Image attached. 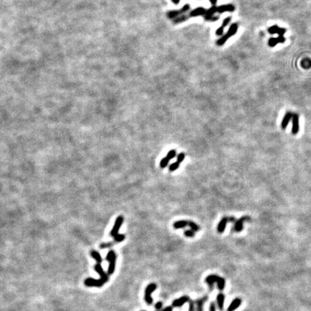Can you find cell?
I'll return each instance as SVG.
<instances>
[{
    "instance_id": "cell-6",
    "label": "cell",
    "mask_w": 311,
    "mask_h": 311,
    "mask_svg": "<svg viewBox=\"0 0 311 311\" xmlns=\"http://www.w3.org/2000/svg\"><path fill=\"white\" fill-rule=\"evenodd\" d=\"M176 155H177L176 150L175 149L170 150V151L168 152L167 156H166L164 158H163L160 161V167L161 169H164V168L167 167V165L169 164L170 160L176 157Z\"/></svg>"
},
{
    "instance_id": "cell-29",
    "label": "cell",
    "mask_w": 311,
    "mask_h": 311,
    "mask_svg": "<svg viewBox=\"0 0 311 311\" xmlns=\"http://www.w3.org/2000/svg\"><path fill=\"white\" fill-rule=\"evenodd\" d=\"M230 20H231V17H228L225 18V19L224 20H223L222 26H221V27H223V28H225V27H226L227 25H229V23L230 22Z\"/></svg>"
},
{
    "instance_id": "cell-25",
    "label": "cell",
    "mask_w": 311,
    "mask_h": 311,
    "mask_svg": "<svg viewBox=\"0 0 311 311\" xmlns=\"http://www.w3.org/2000/svg\"><path fill=\"white\" fill-rule=\"evenodd\" d=\"M179 167H180V163H179V162H177V161H176V162L172 163V164L169 166V172H174V171H176L177 169H179Z\"/></svg>"
},
{
    "instance_id": "cell-22",
    "label": "cell",
    "mask_w": 311,
    "mask_h": 311,
    "mask_svg": "<svg viewBox=\"0 0 311 311\" xmlns=\"http://www.w3.org/2000/svg\"><path fill=\"white\" fill-rule=\"evenodd\" d=\"M186 225H188V221L186 220H178L175 222L173 225V226L175 229H179L185 228Z\"/></svg>"
},
{
    "instance_id": "cell-19",
    "label": "cell",
    "mask_w": 311,
    "mask_h": 311,
    "mask_svg": "<svg viewBox=\"0 0 311 311\" xmlns=\"http://www.w3.org/2000/svg\"><path fill=\"white\" fill-rule=\"evenodd\" d=\"M235 10V7L233 4H225V5H221L218 7L217 12L223 13L225 12H233Z\"/></svg>"
},
{
    "instance_id": "cell-17",
    "label": "cell",
    "mask_w": 311,
    "mask_h": 311,
    "mask_svg": "<svg viewBox=\"0 0 311 311\" xmlns=\"http://www.w3.org/2000/svg\"><path fill=\"white\" fill-rule=\"evenodd\" d=\"M229 220L228 217H223L222 219H221L220 223H219L218 225V232L219 233H222L224 232L225 227H226L227 223L229 222Z\"/></svg>"
},
{
    "instance_id": "cell-11",
    "label": "cell",
    "mask_w": 311,
    "mask_h": 311,
    "mask_svg": "<svg viewBox=\"0 0 311 311\" xmlns=\"http://www.w3.org/2000/svg\"><path fill=\"white\" fill-rule=\"evenodd\" d=\"M292 133L293 135L298 134L299 132V115L297 113H294L292 115Z\"/></svg>"
},
{
    "instance_id": "cell-8",
    "label": "cell",
    "mask_w": 311,
    "mask_h": 311,
    "mask_svg": "<svg viewBox=\"0 0 311 311\" xmlns=\"http://www.w3.org/2000/svg\"><path fill=\"white\" fill-rule=\"evenodd\" d=\"M123 221H124V218H123V216H122V215H120L116 218V220H115V222L113 228H112L111 232H110V236H111L112 237H113V238H115V237L117 235L119 234L118 233L119 230L121 228L122 225H123Z\"/></svg>"
},
{
    "instance_id": "cell-38",
    "label": "cell",
    "mask_w": 311,
    "mask_h": 311,
    "mask_svg": "<svg viewBox=\"0 0 311 311\" xmlns=\"http://www.w3.org/2000/svg\"><path fill=\"white\" fill-rule=\"evenodd\" d=\"M141 311H146V310H141Z\"/></svg>"
},
{
    "instance_id": "cell-35",
    "label": "cell",
    "mask_w": 311,
    "mask_h": 311,
    "mask_svg": "<svg viewBox=\"0 0 311 311\" xmlns=\"http://www.w3.org/2000/svg\"><path fill=\"white\" fill-rule=\"evenodd\" d=\"M229 220L230 222H231V223H233V222L235 223L236 221V220L235 219L234 217H230V218H229Z\"/></svg>"
},
{
    "instance_id": "cell-32",
    "label": "cell",
    "mask_w": 311,
    "mask_h": 311,
    "mask_svg": "<svg viewBox=\"0 0 311 311\" xmlns=\"http://www.w3.org/2000/svg\"><path fill=\"white\" fill-rule=\"evenodd\" d=\"M184 17H184V16H181V17H177V19L174 20V22H181L182 21H184V20H185V18Z\"/></svg>"
},
{
    "instance_id": "cell-4",
    "label": "cell",
    "mask_w": 311,
    "mask_h": 311,
    "mask_svg": "<svg viewBox=\"0 0 311 311\" xmlns=\"http://www.w3.org/2000/svg\"><path fill=\"white\" fill-rule=\"evenodd\" d=\"M237 31H238V24H237V23H233V24L230 25L228 33L224 35L223 36H222V38H220L219 40H218L217 45L220 46L223 45V44H225V43L226 42L228 39L230 38V37H232L233 35H234L236 33Z\"/></svg>"
},
{
    "instance_id": "cell-37",
    "label": "cell",
    "mask_w": 311,
    "mask_h": 311,
    "mask_svg": "<svg viewBox=\"0 0 311 311\" xmlns=\"http://www.w3.org/2000/svg\"><path fill=\"white\" fill-rule=\"evenodd\" d=\"M172 1L174 2V4H178L179 2V0H172Z\"/></svg>"
},
{
    "instance_id": "cell-36",
    "label": "cell",
    "mask_w": 311,
    "mask_h": 311,
    "mask_svg": "<svg viewBox=\"0 0 311 311\" xmlns=\"http://www.w3.org/2000/svg\"><path fill=\"white\" fill-rule=\"evenodd\" d=\"M217 1H218V0H210V2H211L212 5H213V6H215L216 3H217Z\"/></svg>"
},
{
    "instance_id": "cell-1",
    "label": "cell",
    "mask_w": 311,
    "mask_h": 311,
    "mask_svg": "<svg viewBox=\"0 0 311 311\" xmlns=\"http://www.w3.org/2000/svg\"><path fill=\"white\" fill-rule=\"evenodd\" d=\"M94 269L101 276L99 280H95L93 278H87L84 280V285L87 287H100L103 286L106 282L109 280V276L108 274H106L103 270L101 264L97 263L94 266Z\"/></svg>"
},
{
    "instance_id": "cell-23",
    "label": "cell",
    "mask_w": 311,
    "mask_h": 311,
    "mask_svg": "<svg viewBox=\"0 0 311 311\" xmlns=\"http://www.w3.org/2000/svg\"><path fill=\"white\" fill-rule=\"evenodd\" d=\"M91 256L92 257H93L94 259L97 261V263H100L101 264V262H102V259L101 257V255L96 251H92L91 252Z\"/></svg>"
},
{
    "instance_id": "cell-5",
    "label": "cell",
    "mask_w": 311,
    "mask_h": 311,
    "mask_svg": "<svg viewBox=\"0 0 311 311\" xmlns=\"http://www.w3.org/2000/svg\"><path fill=\"white\" fill-rule=\"evenodd\" d=\"M156 288H157V285H156L155 283H151V284H149L148 286L146 287V290H145L144 299L148 305H151L152 303H153V299H152L151 294L153 291H155Z\"/></svg>"
},
{
    "instance_id": "cell-24",
    "label": "cell",
    "mask_w": 311,
    "mask_h": 311,
    "mask_svg": "<svg viewBox=\"0 0 311 311\" xmlns=\"http://www.w3.org/2000/svg\"><path fill=\"white\" fill-rule=\"evenodd\" d=\"M188 226H190L191 230H192L194 232H198L200 229L199 225L196 224L193 221H188Z\"/></svg>"
},
{
    "instance_id": "cell-28",
    "label": "cell",
    "mask_w": 311,
    "mask_h": 311,
    "mask_svg": "<svg viewBox=\"0 0 311 311\" xmlns=\"http://www.w3.org/2000/svg\"><path fill=\"white\" fill-rule=\"evenodd\" d=\"M184 158H185V153H179V155L177 156V161L179 163H181L184 161Z\"/></svg>"
},
{
    "instance_id": "cell-34",
    "label": "cell",
    "mask_w": 311,
    "mask_h": 311,
    "mask_svg": "<svg viewBox=\"0 0 311 311\" xmlns=\"http://www.w3.org/2000/svg\"><path fill=\"white\" fill-rule=\"evenodd\" d=\"M161 311H173V307L172 306H168V307L165 308L164 309H163Z\"/></svg>"
},
{
    "instance_id": "cell-15",
    "label": "cell",
    "mask_w": 311,
    "mask_h": 311,
    "mask_svg": "<svg viewBox=\"0 0 311 311\" xmlns=\"http://www.w3.org/2000/svg\"><path fill=\"white\" fill-rule=\"evenodd\" d=\"M242 303V300L241 298H235L231 302V303L230 304V305L228 308L227 311H234L236 310L237 308H238L240 307L241 304Z\"/></svg>"
},
{
    "instance_id": "cell-16",
    "label": "cell",
    "mask_w": 311,
    "mask_h": 311,
    "mask_svg": "<svg viewBox=\"0 0 311 311\" xmlns=\"http://www.w3.org/2000/svg\"><path fill=\"white\" fill-rule=\"evenodd\" d=\"M285 42V37L278 36L277 38H272L269 39L268 44L270 47H275V46L276 45H277L278 43H283Z\"/></svg>"
},
{
    "instance_id": "cell-21",
    "label": "cell",
    "mask_w": 311,
    "mask_h": 311,
    "mask_svg": "<svg viewBox=\"0 0 311 311\" xmlns=\"http://www.w3.org/2000/svg\"><path fill=\"white\" fill-rule=\"evenodd\" d=\"M207 10L203 7H198L195 10H192L190 12V16L191 17H196V16H200V15H206Z\"/></svg>"
},
{
    "instance_id": "cell-12",
    "label": "cell",
    "mask_w": 311,
    "mask_h": 311,
    "mask_svg": "<svg viewBox=\"0 0 311 311\" xmlns=\"http://www.w3.org/2000/svg\"><path fill=\"white\" fill-rule=\"evenodd\" d=\"M269 33L270 34H276L277 33L280 37H284V34L286 32V29L282 28V27H279L277 25H274L271 26L268 29Z\"/></svg>"
},
{
    "instance_id": "cell-26",
    "label": "cell",
    "mask_w": 311,
    "mask_h": 311,
    "mask_svg": "<svg viewBox=\"0 0 311 311\" xmlns=\"http://www.w3.org/2000/svg\"><path fill=\"white\" fill-rule=\"evenodd\" d=\"M184 234L185 235V236L186 237H188V238H193V237L195 236V232L193 231L192 230H185V231L184 232Z\"/></svg>"
},
{
    "instance_id": "cell-27",
    "label": "cell",
    "mask_w": 311,
    "mask_h": 311,
    "mask_svg": "<svg viewBox=\"0 0 311 311\" xmlns=\"http://www.w3.org/2000/svg\"><path fill=\"white\" fill-rule=\"evenodd\" d=\"M189 311H195V302L192 299L189 302Z\"/></svg>"
},
{
    "instance_id": "cell-10",
    "label": "cell",
    "mask_w": 311,
    "mask_h": 311,
    "mask_svg": "<svg viewBox=\"0 0 311 311\" xmlns=\"http://www.w3.org/2000/svg\"><path fill=\"white\" fill-rule=\"evenodd\" d=\"M190 299L191 298L187 295H184L179 298L175 299L172 302V307L173 308L181 307L184 304H185L186 303H189Z\"/></svg>"
},
{
    "instance_id": "cell-18",
    "label": "cell",
    "mask_w": 311,
    "mask_h": 311,
    "mask_svg": "<svg viewBox=\"0 0 311 311\" xmlns=\"http://www.w3.org/2000/svg\"><path fill=\"white\" fill-rule=\"evenodd\" d=\"M292 115H293V113H292L291 112H287V113L285 114L284 118L282 119V124H281V126H282V128L283 130H285V129H286L288 125V123H290V120L292 118Z\"/></svg>"
},
{
    "instance_id": "cell-31",
    "label": "cell",
    "mask_w": 311,
    "mask_h": 311,
    "mask_svg": "<svg viewBox=\"0 0 311 311\" xmlns=\"http://www.w3.org/2000/svg\"><path fill=\"white\" fill-rule=\"evenodd\" d=\"M162 307H163V303H161V302H158L157 303H156L155 308L156 310H159L161 309V308H162Z\"/></svg>"
},
{
    "instance_id": "cell-33",
    "label": "cell",
    "mask_w": 311,
    "mask_h": 311,
    "mask_svg": "<svg viewBox=\"0 0 311 311\" xmlns=\"http://www.w3.org/2000/svg\"><path fill=\"white\" fill-rule=\"evenodd\" d=\"M210 311H216L215 304L213 302H212L210 303Z\"/></svg>"
},
{
    "instance_id": "cell-2",
    "label": "cell",
    "mask_w": 311,
    "mask_h": 311,
    "mask_svg": "<svg viewBox=\"0 0 311 311\" xmlns=\"http://www.w3.org/2000/svg\"><path fill=\"white\" fill-rule=\"evenodd\" d=\"M205 282L208 285L210 290H213L215 283H217L218 289L220 291L224 290L225 287V280L220 276L216 275H210L205 278Z\"/></svg>"
},
{
    "instance_id": "cell-20",
    "label": "cell",
    "mask_w": 311,
    "mask_h": 311,
    "mask_svg": "<svg viewBox=\"0 0 311 311\" xmlns=\"http://www.w3.org/2000/svg\"><path fill=\"white\" fill-rule=\"evenodd\" d=\"M225 295L223 293H219L217 295V305L218 309L223 311V308H224V302H225Z\"/></svg>"
},
{
    "instance_id": "cell-13",
    "label": "cell",
    "mask_w": 311,
    "mask_h": 311,
    "mask_svg": "<svg viewBox=\"0 0 311 311\" xmlns=\"http://www.w3.org/2000/svg\"><path fill=\"white\" fill-rule=\"evenodd\" d=\"M189 9H190V6L189 4H186L185 6L183 7V8L181 9V10H177V11H171L168 13V17L169 18H175L177 17H178L179 15H181V13L185 12L186 11H187Z\"/></svg>"
},
{
    "instance_id": "cell-3",
    "label": "cell",
    "mask_w": 311,
    "mask_h": 311,
    "mask_svg": "<svg viewBox=\"0 0 311 311\" xmlns=\"http://www.w3.org/2000/svg\"><path fill=\"white\" fill-rule=\"evenodd\" d=\"M116 253L113 250H110L108 252L107 257H106V260L109 262V266L107 269L108 275H111L114 273L115 269V264H116Z\"/></svg>"
},
{
    "instance_id": "cell-9",
    "label": "cell",
    "mask_w": 311,
    "mask_h": 311,
    "mask_svg": "<svg viewBox=\"0 0 311 311\" xmlns=\"http://www.w3.org/2000/svg\"><path fill=\"white\" fill-rule=\"evenodd\" d=\"M249 220L250 218L248 217V216H243V217L239 218L238 220H236V222H235V225L233 230L236 232H241L243 229V223L245 222V221Z\"/></svg>"
},
{
    "instance_id": "cell-7",
    "label": "cell",
    "mask_w": 311,
    "mask_h": 311,
    "mask_svg": "<svg viewBox=\"0 0 311 311\" xmlns=\"http://www.w3.org/2000/svg\"><path fill=\"white\" fill-rule=\"evenodd\" d=\"M125 236L124 234H118L114 238V240L110 242H106V243H102L100 244V248H108L112 247V246H114L115 243H120V242H122L123 241L125 240Z\"/></svg>"
},
{
    "instance_id": "cell-30",
    "label": "cell",
    "mask_w": 311,
    "mask_h": 311,
    "mask_svg": "<svg viewBox=\"0 0 311 311\" xmlns=\"http://www.w3.org/2000/svg\"><path fill=\"white\" fill-rule=\"evenodd\" d=\"M223 31H224V28L223 27H220L216 31V35H222L223 34Z\"/></svg>"
},
{
    "instance_id": "cell-14",
    "label": "cell",
    "mask_w": 311,
    "mask_h": 311,
    "mask_svg": "<svg viewBox=\"0 0 311 311\" xmlns=\"http://www.w3.org/2000/svg\"><path fill=\"white\" fill-rule=\"evenodd\" d=\"M208 299V297L207 296H204L201 298L197 299V300L195 301V305H196V308H197V310L196 311H203L204 308V304L205 303V302Z\"/></svg>"
}]
</instances>
